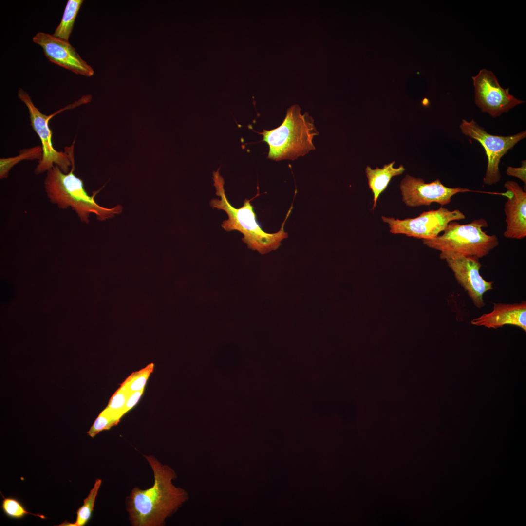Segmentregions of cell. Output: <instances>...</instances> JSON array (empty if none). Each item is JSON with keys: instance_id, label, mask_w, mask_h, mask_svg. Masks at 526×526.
I'll list each match as a JSON object with an SVG mask.
<instances>
[{"instance_id": "cell-4", "label": "cell", "mask_w": 526, "mask_h": 526, "mask_svg": "<svg viewBox=\"0 0 526 526\" xmlns=\"http://www.w3.org/2000/svg\"><path fill=\"white\" fill-rule=\"evenodd\" d=\"M258 133L269 146L267 158L275 161L294 160L315 150L313 139L319 134L312 117L307 112L301 114L297 105L288 109L280 126Z\"/></svg>"}, {"instance_id": "cell-22", "label": "cell", "mask_w": 526, "mask_h": 526, "mask_svg": "<svg viewBox=\"0 0 526 526\" xmlns=\"http://www.w3.org/2000/svg\"><path fill=\"white\" fill-rule=\"evenodd\" d=\"M130 393V392L120 386L111 397L106 408L115 416L121 419L125 414V405Z\"/></svg>"}, {"instance_id": "cell-9", "label": "cell", "mask_w": 526, "mask_h": 526, "mask_svg": "<svg viewBox=\"0 0 526 526\" xmlns=\"http://www.w3.org/2000/svg\"><path fill=\"white\" fill-rule=\"evenodd\" d=\"M475 88V103L483 112L492 117L507 112L524 101L515 98L509 88L504 89L493 72L485 69L472 77Z\"/></svg>"}, {"instance_id": "cell-6", "label": "cell", "mask_w": 526, "mask_h": 526, "mask_svg": "<svg viewBox=\"0 0 526 526\" xmlns=\"http://www.w3.org/2000/svg\"><path fill=\"white\" fill-rule=\"evenodd\" d=\"M18 97L26 106L31 125L41 142L42 156L35 168V173L38 175L47 172L55 165L57 166L63 172L68 173L75 160L74 144L70 147H66L64 152L56 150L51 140L52 132L49 128V122L54 115L60 111L69 109V107H66L54 114L47 115L42 113L35 106L29 94L21 88L18 91Z\"/></svg>"}, {"instance_id": "cell-13", "label": "cell", "mask_w": 526, "mask_h": 526, "mask_svg": "<svg viewBox=\"0 0 526 526\" xmlns=\"http://www.w3.org/2000/svg\"><path fill=\"white\" fill-rule=\"evenodd\" d=\"M504 187L511 194L504 206L507 227L503 235L521 240L526 236V192L514 181H507Z\"/></svg>"}, {"instance_id": "cell-14", "label": "cell", "mask_w": 526, "mask_h": 526, "mask_svg": "<svg viewBox=\"0 0 526 526\" xmlns=\"http://www.w3.org/2000/svg\"><path fill=\"white\" fill-rule=\"evenodd\" d=\"M471 323L488 328L506 325L517 326L526 331V301L520 303H494L492 311L473 319Z\"/></svg>"}, {"instance_id": "cell-10", "label": "cell", "mask_w": 526, "mask_h": 526, "mask_svg": "<svg viewBox=\"0 0 526 526\" xmlns=\"http://www.w3.org/2000/svg\"><path fill=\"white\" fill-rule=\"evenodd\" d=\"M402 200L410 207L428 206L432 203L441 206L449 204L451 197L458 193L479 192L492 194V192L471 190L460 187L449 188L444 186L439 179L426 183L420 178L406 175L400 185Z\"/></svg>"}, {"instance_id": "cell-1", "label": "cell", "mask_w": 526, "mask_h": 526, "mask_svg": "<svg viewBox=\"0 0 526 526\" xmlns=\"http://www.w3.org/2000/svg\"><path fill=\"white\" fill-rule=\"evenodd\" d=\"M144 456L153 471L154 483L146 489L133 488L127 498V510L132 526H163L187 500L188 494L172 483L176 474L172 468L152 455Z\"/></svg>"}, {"instance_id": "cell-8", "label": "cell", "mask_w": 526, "mask_h": 526, "mask_svg": "<svg viewBox=\"0 0 526 526\" xmlns=\"http://www.w3.org/2000/svg\"><path fill=\"white\" fill-rule=\"evenodd\" d=\"M464 219L465 215L459 210L451 211L442 207L436 210L424 211L414 218L400 220L381 217L383 222L389 225L391 233L405 234L422 240L434 239L444 230L451 221Z\"/></svg>"}, {"instance_id": "cell-3", "label": "cell", "mask_w": 526, "mask_h": 526, "mask_svg": "<svg viewBox=\"0 0 526 526\" xmlns=\"http://www.w3.org/2000/svg\"><path fill=\"white\" fill-rule=\"evenodd\" d=\"M75 168L74 160L67 173L63 172L55 165L46 172L44 186L52 203L61 209L71 207L81 222L85 223H89L91 213H94L98 220L103 221L122 211V207L120 205L109 208L99 205L95 197L99 190L94 191L90 196L84 188L82 180L75 174Z\"/></svg>"}, {"instance_id": "cell-7", "label": "cell", "mask_w": 526, "mask_h": 526, "mask_svg": "<svg viewBox=\"0 0 526 526\" xmlns=\"http://www.w3.org/2000/svg\"><path fill=\"white\" fill-rule=\"evenodd\" d=\"M462 133L479 142L485 150L488 166L483 182L492 185L501 178L499 164L501 158L519 141L526 136V131L509 136H498L488 133L473 119L462 120L459 126Z\"/></svg>"}, {"instance_id": "cell-21", "label": "cell", "mask_w": 526, "mask_h": 526, "mask_svg": "<svg viewBox=\"0 0 526 526\" xmlns=\"http://www.w3.org/2000/svg\"><path fill=\"white\" fill-rule=\"evenodd\" d=\"M1 507L5 514L11 518L21 519L26 515L31 514L41 519H45L44 515L36 514L28 511L24 506L18 499L13 497H4Z\"/></svg>"}, {"instance_id": "cell-15", "label": "cell", "mask_w": 526, "mask_h": 526, "mask_svg": "<svg viewBox=\"0 0 526 526\" xmlns=\"http://www.w3.org/2000/svg\"><path fill=\"white\" fill-rule=\"evenodd\" d=\"M394 161H393L385 164L382 168L376 167L375 169H372L370 166L366 168L365 172L369 187L374 196L373 205L371 209L373 211L376 208L379 196L386 189L392 177L401 174L405 170L402 165L398 168H394Z\"/></svg>"}, {"instance_id": "cell-12", "label": "cell", "mask_w": 526, "mask_h": 526, "mask_svg": "<svg viewBox=\"0 0 526 526\" xmlns=\"http://www.w3.org/2000/svg\"><path fill=\"white\" fill-rule=\"evenodd\" d=\"M33 41L41 47L46 57L51 62L78 75L91 76L94 74L92 68L81 58L68 41L38 32L33 38Z\"/></svg>"}, {"instance_id": "cell-17", "label": "cell", "mask_w": 526, "mask_h": 526, "mask_svg": "<svg viewBox=\"0 0 526 526\" xmlns=\"http://www.w3.org/2000/svg\"><path fill=\"white\" fill-rule=\"evenodd\" d=\"M102 483L100 479L95 480L94 487L91 489L88 496L83 500V505L77 512L76 521L70 523L67 520L58 526H83L90 520L94 510V503Z\"/></svg>"}, {"instance_id": "cell-18", "label": "cell", "mask_w": 526, "mask_h": 526, "mask_svg": "<svg viewBox=\"0 0 526 526\" xmlns=\"http://www.w3.org/2000/svg\"><path fill=\"white\" fill-rule=\"evenodd\" d=\"M42 156V150L41 146H36L21 151L19 155L15 157L6 159L1 158L0 160V178L4 179L7 177L9 172L11 169L18 163V162L24 159H38L40 160Z\"/></svg>"}, {"instance_id": "cell-19", "label": "cell", "mask_w": 526, "mask_h": 526, "mask_svg": "<svg viewBox=\"0 0 526 526\" xmlns=\"http://www.w3.org/2000/svg\"><path fill=\"white\" fill-rule=\"evenodd\" d=\"M153 369L154 364L150 363L140 370L133 372L120 384V386L130 392L144 388L147 381L153 372Z\"/></svg>"}, {"instance_id": "cell-16", "label": "cell", "mask_w": 526, "mask_h": 526, "mask_svg": "<svg viewBox=\"0 0 526 526\" xmlns=\"http://www.w3.org/2000/svg\"><path fill=\"white\" fill-rule=\"evenodd\" d=\"M83 2L82 0H68L61 20L53 35L54 37L68 41Z\"/></svg>"}, {"instance_id": "cell-11", "label": "cell", "mask_w": 526, "mask_h": 526, "mask_svg": "<svg viewBox=\"0 0 526 526\" xmlns=\"http://www.w3.org/2000/svg\"><path fill=\"white\" fill-rule=\"evenodd\" d=\"M479 258L473 256H456L445 260L453 272L457 282L467 292L473 304L478 308L485 303L483 295L493 289V281H487L480 274Z\"/></svg>"}, {"instance_id": "cell-23", "label": "cell", "mask_w": 526, "mask_h": 526, "mask_svg": "<svg viewBox=\"0 0 526 526\" xmlns=\"http://www.w3.org/2000/svg\"><path fill=\"white\" fill-rule=\"evenodd\" d=\"M506 173L508 176L516 177L521 180L525 184L526 188V160L522 161L521 167L514 168L510 166L507 167Z\"/></svg>"}, {"instance_id": "cell-24", "label": "cell", "mask_w": 526, "mask_h": 526, "mask_svg": "<svg viewBox=\"0 0 526 526\" xmlns=\"http://www.w3.org/2000/svg\"><path fill=\"white\" fill-rule=\"evenodd\" d=\"M144 390V388L138 391L131 392L127 399L125 405L124 411L125 413L137 404L143 393Z\"/></svg>"}, {"instance_id": "cell-2", "label": "cell", "mask_w": 526, "mask_h": 526, "mask_svg": "<svg viewBox=\"0 0 526 526\" xmlns=\"http://www.w3.org/2000/svg\"><path fill=\"white\" fill-rule=\"evenodd\" d=\"M213 180L216 195L219 196L220 199L213 198L210 201L209 205L213 209L224 210L228 216V219L222 222L221 226L227 232L236 230L242 233L244 236L241 239L247 244V247L257 250L261 254L278 249L281 245L282 241L288 237L284 227L293 207L289 209L278 231L273 233L266 232L256 220L254 207L250 203L258 195L250 200L245 199L243 206L236 208L226 197L224 187L225 181L220 175L219 168L213 172Z\"/></svg>"}, {"instance_id": "cell-20", "label": "cell", "mask_w": 526, "mask_h": 526, "mask_svg": "<svg viewBox=\"0 0 526 526\" xmlns=\"http://www.w3.org/2000/svg\"><path fill=\"white\" fill-rule=\"evenodd\" d=\"M120 420L106 408L99 413L87 433L89 436L94 438L101 431L109 430L116 425Z\"/></svg>"}, {"instance_id": "cell-5", "label": "cell", "mask_w": 526, "mask_h": 526, "mask_svg": "<svg viewBox=\"0 0 526 526\" xmlns=\"http://www.w3.org/2000/svg\"><path fill=\"white\" fill-rule=\"evenodd\" d=\"M488 226L487 222L482 218L466 224L451 221L442 235L432 239H423V244L440 251L442 259L456 256H473L479 259L487 256L499 244L495 235H489L483 231V228Z\"/></svg>"}]
</instances>
